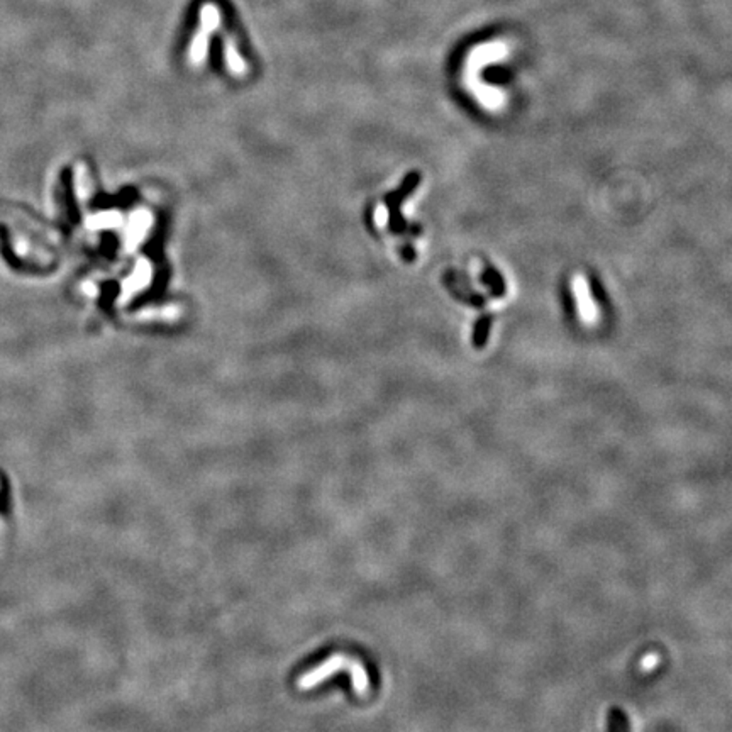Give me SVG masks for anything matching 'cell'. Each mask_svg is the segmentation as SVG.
I'll use <instances>...</instances> for the list:
<instances>
[{"instance_id":"6da1fadb","label":"cell","mask_w":732,"mask_h":732,"mask_svg":"<svg viewBox=\"0 0 732 732\" xmlns=\"http://www.w3.org/2000/svg\"><path fill=\"white\" fill-rule=\"evenodd\" d=\"M339 671H347L351 680V686L355 689L356 695L361 699H365L370 691V675L363 666V663L360 659L351 658V656L346 654H333L331 658H328L323 662L319 666L314 669H309L307 673H303L302 676H298L297 686L300 690H310L314 686L320 685V683L329 680L334 673Z\"/></svg>"},{"instance_id":"7a4b0ae2","label":"cell","mask_w":732,"mask_h":732,"mask_svg":"<svg viewBox=\"0 0 732 732\" xmlns=\"http://www.w3.org/2000/svg\"><path fill=\"white\" fill-rule=\"evenodd\" d=\"M221 21V14H219V9L216 4H205L202 7V29L200 33L195 36V41L192 44L190 58L195 65H199L200 61L205 60V53H207V44H209V33L211 29L216 28Z\"/></svg>"},{"instance_id":"3957f363","label":"cell","mask_w":732,"mask_h":732,"mask_svg":"<svg viewBox=\"0 0 732 732\" xmlns=\"http://www.w3.org/2000/svg\"><path fill=\"white\" fill-rule=\"evenodd\" d=\"M607 732H631L627 713L620 707H610L607 711Z\"/></svg>"},{"instance_id":"277c9868","label":"cell","mask_w":732,"mask_h":732,"mask_svg":"<svg viewBox=\"0 0 732 732\" xmlns=\"http://www.w3.org/2000/svg\"><path fill=\"white\" fill-rule=\"evenodd\" d=\"M577 297H578V303H580V310H582V315L585 317V319L587 320L595 319V310H593V303L590 300V297H588L587 283H585V280H582V278H577Z\"/></svg>"}]
</instances>
